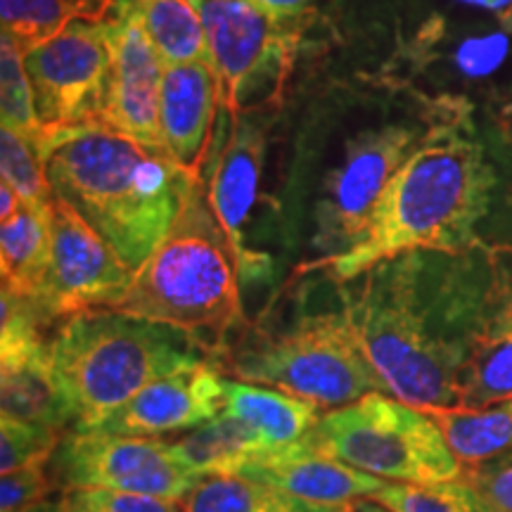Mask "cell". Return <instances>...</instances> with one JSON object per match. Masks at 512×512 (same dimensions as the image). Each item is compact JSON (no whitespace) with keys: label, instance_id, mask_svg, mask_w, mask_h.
I'll return each mask as SVG.
<instances>
[{"label":"cell","instance_id":"1","mask_svg":"<svg viewBox=\"0 0 512 512\" xmlns=\"http://www.w3.org/2000/svg\"><path fill=\"white\" fill-rule=\"evenodd\" d=\"M489 290L465 252H411L366 273L347 311L387 394L427 408H460V382L486 316Z\"/></svg>","mask_w":512,"mask_h":512},{"label":"cell","instance_id":"2","mask_svg":"<svg viewBox=\"0 0 512 512\" xmlns=\"http://www.w3.org/2000/svg\"><path fill=\"white\" fill-rule=\"evenodd\" d=\"M494 188L496 174L475 131L463 114L444 112L387 183L361 242L320 266L349 283L403 254L467 252Z\"/></svg>","mask_w":512,"mask_h":512},{"label":"cell","instance_id":"3","mask_svg":"<svg viewBox=\"0 0 512 512\" xmlns=\"http://www.w3.org/2000/svg\"><path fill=\"white\" fill-rule=\"evenodd\" d=\"M38 145L55 200L98 230L133 273L155 252L202 178L102 121L43 128Z\"/></svg>","mask_w":512,"mask_h":512},{"label":"cell","instance_id":"4","mask_svg":"<svg viewBox=\"0 0 512 512\" xmlns=\"http://www.w3.org/2000/svg\"><path fill=\"white\" fill-rule=\"evenodd\" d=\"M204 339L117 309L67 318L53 337V363L72 430H98L159 377L204 361Z\"/></svg>","mask_w":512,"mask_h":512},{"label":"cell","instance_id":"5","mask_svg":"<svg viewBox=\"0 0 512 512\" xmlns=\"http://www.w3.org/2000/svg\"><path fill=\"white\" fill-rule=\"evenodd\" d=\"M240 275L238 254L200 178L162 242L133 275L117 311L200 339L221 337L242 318Z\"/></svg>","mask_w":512,"mask_h":512},{"label":"cell","instance_id":"6","mask_svg":"<svg viewBox=\"0 0 512 512\" xmlns=\"http://www.w3.org/2000/svg\"><path fill=\"white\" fill-rule=\"evenodd\" d=\"M306 441L382 482H448L465 470L434 413L387 392L323 413Z\"/></svg>","mask_w":512,"mask_h":512},{"label":"cell","instance_id":"7","mask_svg":"<svg viewBox=\"0 0 512 512\" xmlns=\"http://www.w3.org/2000/svg\"><path fill=\"white\" fill-rule=\"evenodd\" d=\"M242 382L297 396L320 413L387 392L347 306L299 320L235 361Z\"/></svg>","mask_w":512,"mask_h":512},{"label":"cell","instance_id":"8","mask_svg":"<svg viewBox=\"0 0 512 512\" xmlns=\"http://www.w3.org/2000/svg\"><path fill=\"white\" fill-rule=\"evenodd\" d=\"M200 12L209 62L219 76L223 112L247 114L280 91L302 36L299 19H280L254 0H192Z\"/></svg>","mask_w":512,"mask_h":512},{"label":"cell","instance_id":"9","mask_svg":"<svg viewBox=\"0 0 512 512\" xmlns=\"http://www.w3.org/2000/svg\"><path fill=\"white\" fill-rule=\"evenodd\" d=\"M53 458L67 491L105 489L188 501L202 479L185 463L174 441L155 437L72 430L64 434Z\"/></svg>","mask_w":512,"mask_h":512},{"label":"cell","instance_id":"10","mask_svg":"<svg viewBox=\"0 0 512 512\" xmlns=\"http://www.w3.org/2000/svg\"><path fill=\"white\" fill-rule=\"evenodd\" d=\"M422 136L425 131L413 124H387L351 140L318 202L316 242L323 259L361 242L377 200Z\"/></svg>","mask_w":512,"mask_h":512},{"label":"cell","instance_id":"11","mask_svg":"<svg viewBox=\"0 0 512 512\" xmlns=\"http://www.w3.org/2000/svg\"><path fill=\"white\" fill-rule=\"evenodd\" d=\"M24 69L41 128L100 121L110 76L105 19L72 22L60 34L24 53Z\"/></svg>","mask_w":512,"mask_h":512},{"label":"cell","instance_id":"12","mask_svg":"<svg viewBox=\"0 0 512 512\" xmlns=\"http://www.w3.org/2000/svg\"><path fill=\"white\" fill-rule=\"evenodd\" d=\"M121 256L76 211L53 197V252L31 304L46 323L83 311L117 309L133 283Z\"/></svg>","mask_w":512,"mask_h":512},{"label":"cell","instance_id":"13","mask_svg":"<svg viewBox=\"0 0 512 512\" xmlns=\"http://www.w3.org/2000/svg\"><path fill=\"white\" fill-rule=\"evenodd\" d=\"M0 302V413L64 430L72 415L55 377L53 344L41 332L46 320L29 299L5 287Z\"/></svg>","mask_w":512,"mask_h":512},{"label":"cell","instance_id":"14","mask_svg":"<svg viewBox=\"0 0 512 512\" xmlns=\"http://www.w3.org/2000/svg\"><path fill=\"white\" fill-rule=\"evenodd\" d=\"M105 29L110 76L100 121L140 145L162 150L159 95L166 64L147 38L131 0H114L105 17Z\"/></svg>","mask_w":512,"mask_h":512},{"label":"cell","instance_id":"15","mask_svg":"<svg viewBox=\"0 0 512 512\" xmlns=\"http://www.w3.org/2000/svg\"><path fill=\"white\" fill-rule=\"evenodd\" d=\"M226 380L207 361L147 384L117 408L98 430L133 437H169L197 430L223 413Z\"/></svg>","mask_w":512,"mask_h":512},{"label":"cell","instance_id":"16","mask_svg":"<svg viewBox=\"0 0 512 512\" xmlns=\"http://www.w3.org/2000/svg\"><path fill=\"white\" fill-rule=\"evenodd\" d=\"M219 112L221 86L209 60L166 64L159 95V138L166 155L190 174H204Z\"/></svg>","mask_w":512,"mask_h":512},{"label":"cell","instance_id":"17","mask_svg":"<svg viewBox=\"0 0 512 512\" xmlns=\"http://www.w3.org/2000/svg\"><path fill=\"white\" fill-rule=\"evenodd\" d=\"M240 475L264 482L320 512H354L356 505L373 498L382 479L356 470L309 441L266 453Z\"/></svg>","mask_w":512,"mask_h":512},{"label":"cell","instance_id":"18","mask_svg":"<svg viewBox=\"0 0 512 512\" xmlns=\"http://www.w3.org/2000/svg\"><path fill=\"white\" fill-rule=\"evenodd\" d=\"M261 159H264V133L252 119L240 114L233 119V131L221 152L211 150L202 174L211 209L219 216L230 245L238 254L240 271L252 278L268 266L266 256L249 252L245 245V226L259 190Z\"/></svg>","mask_w":512,"mask_h":512},{"label":"cell","instance_id":"19","mask_svg":"<svg viewBox=\"0 0 512 512\" xmlns=\"http://www.w3.org/2000/svg\"><path fill=\"white\" fill-rule=\"evenodd\" d=\"M53 252V202H22L0 221V273L5 290L34 299Z\"/></svg>","mask_w":512,"mask_h":512},{"label":"cell","instance_id":"20","mask_svg":"<svg viewBox=\"0 0 512 512\" xmlns=\"http://www.w3.org/2000/svg\"><path fill=\"white\" fill-rule=\"evenodd\" d=\"M223 413L252 427L273 451H283L309 439L323 415L316 406L297 396L242 380H226Z\"/></svg>","mask_w":512,"mask_h":512},{"label":"cell","instance_id":"21","mask_svg":"<svg viewBox=\"0 0 512 512\" xmlns=\"http://www.w3.org/2000/svg\"><path fill=\"white\" fill-rule=\"evenodd\" d=\"M174 444L185 463L202 477L240 475L254 460L273 453V448L252 427L226 413L197 430H190Z\"/></svg>","mask_w":512,"mask_h":512},{"label":"cell","instance_id":"22","mask_svg":"<svg viewBox=\"0 0 512 512\" xmlns=\"http://www.w3.org/2000/svg\"><path fill=\"white\" fill-rule=\"evenodd\" d=\"M512 399V304L489 320L477 337L460 382V408L491 406Z\"/></svg>","mask_w":512,"mask_h":512},{"label":"cell","instance_id":"23","mask_svg":"<svg viewBox=\"0 0 512 512\" xmlns=\"http://www.w3.org/2000/svg\"><path fill=\"white\" fill-rule=\"evenodd\" d=\"M112 5L114 0H0V29L27 53L79 19L102 22Z\"/></svg>","mask_w":512,"mask_h":512},{"label":"cell","instance_id":"24","mask_svg":"<svg viewBox=\"0 0 512 512\" xmlns=\"http://www.w3.org/2000/svg\"><path fill=\"white\" fill-rule=\"evenodd\" d=\"M432 413L463 467L486 463L512 451V399L496 401L475 411L453 408Z\"/></svg>","mask_w":512,"mask_h":512},{"label":"cell","instance_id":"25","mask_svg":"<svg viewBox=\"0 0 512 512\" xmlns=\"http://www.w3.org/2000/svg\"><path fill=\"white\" fill-rule=\"evenodd\" d=\"M164 64L209 60L200 12L192 0H131Z\"/></svg>","mask_w":512,"mask_h":512},{"label":"cell","instance_id":"26","mask_svg":"<svg viewBox=\"0 0 512 512\" xmlns=\"http://www.w3.org/2000/svg\"><path fill=\"white\" fill-rule=\"evenodd\" d=\"M185 512H320L245 475H209L192 489Z\"/></svg>","mask_w":512,"mask_h":512},{"label":"cell","instance_id":"27","mask_svg":"<svg viewBox=\"0 0 512 512\" xmlns=\"http://www.w3.org/2000/svg\"><path fill=\"white\" fill-rule=\"evenodd\" d=\"M373 501L392 512H489L463 477L434 484L384 482Z\"/></svg>","mask_w":512,"mask_h":512},{"label":"cell","instance_id":"28","mask_svg":"<svg viewBox=\"0 0 512 512\" xmlns=\"http://www.w3.org/2000/svg\"><path fill=\"white\" fill-rule=\"evenodd\" d=\"M0 176H3L0 183H8L22 197V202H53L38 133L29 136V133L12 131V128H0Z\"/></svg>","mask_w":512,"mask_h":512},{"label":"cell","instance_id":"29","mask_svg":"<svg viewBox=\"0 0 512 512\" xmlns=\"http://www.w3.org/2000/svg\"><path fill=\"white\" fill-rule=\"evenodd\" d=\"M0 121L3 128L36 136L43 128L36 119L34 95L24 69V53L8 38H0Z\"/></svg>","mask_w":512,"mask_h":512},{"label":"cell","instance_id":"30","mask_svg":"<svg viewBox=\"0 0 512 512\" xmlns=\"http://www.w3.org/2000/svg\"><path fill=\"white\" fill-rule=\"evenodd\" d=\"M62 441V430L36 422L0 420V475L19 467L48 463Z\"/></svg>","mask_w":512,"mask_h":512},{"label":"cell","instance_id":"31","mask_svg":"<svg viewBox=\"0 0 512 512\" xmlns=\"http://www.w3.org/2000/svg\"><path fill=\"white\" fill-rule=\"evenodd\" d=\"M64 501H67V512H185V501L105 489L67 491Z\"/></svg>","mask_w":512,"mask_h":512},{"label":"cell","instance_id":"32","mask_svg":"<svg viewBox=\"0 0 512 512\" xmlns=\"http://www.w3.org/2000/svg\"><path fill=\"white\" fill-rule=\"evenodd\" d=\"M463 479L489 512H512V451L486 463L465 467Z\"/></svg>","mask_w":512,"mask_h":512},{"label":"cell","instance_id":"33","mask_svg":"<svg viewBox=\"0 0 512 512\" xmlns=\"http://www.w3.org/2000/svg\"><path fill=\"white\" fill-rule=\"evenodd\" d=\"M50 491L48 463L27 465L0 477V512H27Z\"/></svg>","mask_w":512,"mask_h":512},{"label":"cell","instance_id":"34","mask_svg":"<svg viewBox=\"0 0 512 512\" xmlns=\"http://www.w3.org/2000/svg\"><path fill=\"white\" fill-rule=\"evenodd\" d=\"M254 3L280 19H302L311 10L313 0H254Z\"/></svg>","mask_w":512,"mask_h":512},{"label":"cell","instance_id":"35","mask_svg":"<svg viewBox=\"0 0 512 512\" xmlns=\"http://www.w3.org/2000/svg\"><path fill=\"white\" fill-rule=\"evenodd\" d=\"M27 512H67V501L62 498H46V501H41L34 508H29Z\"/></svg>","mask_w":512,"mask_h":512},{"label":"cell","instance_id":"36","mask_svg":"<svg viewBox=\"0 0 512 512\" xmlns=\"http://www.w3.org/2000/svg\"><path fill=\"white\" fill-rule=\"evenodd\" d=\"M354 512H392L389 508H384L382 503H377V501H373V498H366V501H361L356 505V510Z\"/></svg>","mask_w":512,"mask_h":512}]
</instances>
